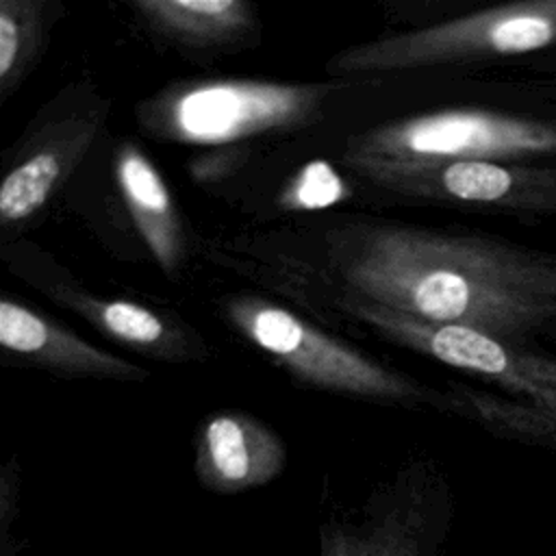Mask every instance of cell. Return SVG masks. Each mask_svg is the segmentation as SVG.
I'll use <instances>...</instances> for the list:
<instances>
[{"label":"cell","instance_id":"cell-4","mask_svg":"<svg viewBox=\"0 0 556 556\" xmlns=\"http://www.w3.org/2000/svg\"><path fill=\"white\" fill-rule=\"evenodd\" d=\"M330 85L263 78L169 83L137 104L139 128L165 143L237 146L298 130L321 113Z\"/></svg>","mask_w":556,"mask_h":556},{"label":"cell","instance_id":"cell-3","mask_svg":"<svg viewBox=\"0 0 556 556\" xmlns=\"http://www.w3.org/2000/svg\"><path fill=\"white\" fill-rule=\"evenodd\" d=\"M556 152V124L482 109H445L382 124L354 137L343 163L389 187L458 161L521 163Z\"/></svg>","mask_w":556,"mask_h":556},{"label":"cell","instance_id":"cell-15","mask_svg":"<svg viewBox=\"0 0 556 556\" xmlns=\"http://www.w3.org/2000/svg\"><path fill=\"white\" fill-rule=\"evenodd\" d=\"M61 15L56 0H0V106L37 67Z\"/></svg>","mask_w":556,"mask_h":556},{"label":"cell","instance_id":"cell-16","mask_svg":"<svg viewBox=\"0 0 556 556\" xmlns=\"http://www.w3.org/2000/svg\"><path fill=\"white\" fill-rule=\"evenodd\" d=\"M350 193L345 180L326 161H311L300 167L278 193L285 211H319L328 208Z\"/></svg>","mask_w":556,"mask_h":556},{"label":"cell","instance_id":"cell-2","mask_svg":"<svg viewBox=\"0 0 556 556\" xmlns=\"http://www.w3.org/2000/svg\"><path fill=\"white\" fill-rule=\"evenodd\" d=\"M339 306L380 334L504 391L493 395L463 387L450 400L456 413L497 434L556 447V358L469 328L426 324L350 298H341Z\"/></svg>","mask_w":556,"mask_h":556},{"label":"cell","instance_id":"cell-11","mask_svg":"<svg viewBox=\"0 0 556 556\" xmlns=\"http://www.w3.org/2000/svg\"><path fill=\"white\" fill-rule=\"evenodd\" d=\"M387 189L517 213H556V169L521 163L458 161L400 178Z\"/></svg>","mask_w":556,"mask_h":556},{"label":"cell","instance_id":"cell-9","mask_svg":"<svg viewBox=\"0 0 556 556\" xmlns=\"http://www.w3.org/2000/svg\"><path fill=\"white\" fill-rule=\"evenodd\" d=\"M450 515L445 489L413 471L376 493L361 521L321 526L319 556H441Z\"/></svg>","mask_w":556,"mask_h":556},{"label":"cell","instance_id":"cell-8","mask_svg":"<svg viewBox=\"0 0 556 556\" xmlns=\"http://www.w3.org/2000/svg\"><path fill=\"white\" fill-rule=\"evenodd\" d=\"M0 261L48 298L78 313L89 326L111 341L163 363H195L208 358L204 337L180 317L124 298H98L70 278L33 245L0 248Z\"/></svg>","mask_w":556,"mask_h":556},{"label":"cell","instance_id":"cell-6","mask_svg":"<svg viewBox=\"0 0 556 556\" xmlns=\"http://www.w3.org/2000/svg\"><path fill=\"white\" fill-rule=\"evenodd\" d=\"M222 315L245 341L300 384L389 404H419L426 400L415 380L267 298L230 295L222 304Z\"/></svg>","mask_w":556,"mask_h":556},{"label":"cell","instance_id":"cell-1","mask_svg":"<svg viewBox=\"0 0 556 556\" xmlns=\"http://www.w3.org/2000/svg\"><path fill=\"white\" fill-rule=\"evenodd\" d=\"M341 298L510 345L556 328V256L473 235L361 222L328 237Z\"/></svg>","mask_w":556,"mask_h":556},{"label":"cell","instance_id":"cell-17","mask_svg":"<svg viewBox=\"0 0 556 556\" xmlns=\"http://www.w3.org/2000/svg\"><path fill=\"white\" fill-rule=\"evenodd\" d=\"M20 493V471L11 463L0 465V556H13L15 541L11 536V526L17 510Z\"/></svg>","mask_w":556,"mask_h":556},{"label":"cell","instance_id":"cell-10","mask_svg":"<svg viewBox=\"0 0 556 556\" xmlns=\"http://www.w3.org/2000/svg\"><path fill=\"white\" fill-rule=\"evenodd\" d=\"M0 363L59 378L143 382L150 371L96 348L54 317L0 293Z\"/></svg>","mask_w":556,"mask_h":556},{"label":"cell","instance_id":"cell-13","mask_svg":"<svg viewBox=\"0 0 556 556\" xmlns=\"http://www.w3.org/2000/svg\"><path fill=\"white\" fill-rule=\"evenodd\" d=\"M113 178L135 230L163 274L176 278L187 258V232L176 200L150 154L130 139L117 143Z\"/></svg>","mask_w":556,"mask_h":556},{"label":"cell","instance_id":"cell-7","mask_svg":"<svg viewBox=\"0 0 556 556\" xmlns=\"http://www.w3.org/2000/svg\"><path fill=\"white\" fill-rule=\"evenodd\" d=\"M552 46H556V0H532L473 11L352 46L334 54L328 61V70L334 74L397 72L523 54Z\"/></svg>","mask_w":556,"mask_h":556},{"label":"cell","instance_id":"cell-5","mask_svg":"<svg viewBox=\"0 0 556 556\" xmlns=\"http://www.w3.org/2000/svg\"><path fill=\"white\" fill-rule=\"evenodd\" d=\"M111 98L74 83L48 100L0 159V248L33 228L100 135Z\"/></svg>","mask_w":556,"mask_h":556},{"label":"cell","instance_id":"cell-14","mask_svg":"<svg viewBox=\"0 0 556 556\" xmlns=\"http://www.w3.org/2000/svg\"><path fill=\"white\" fill-rule=\"evenodd\" d=\"M137 20L156 39L191 52H222L258 39V15L243 0H137Z\"/></svg>","mask_w":556,"mask_h":556},{"label":"cell","instance_id":"cell-18","mask_svg":"<svg viewBox=\"0 0 556 556\" xmlns=\"http://www.w3.org/2000/svg\"><path fill=\"white\" fill-rule=\"evenodd\" d=\"M239 154H245L243 148L239 146H226L219 150V159L215 161V156H200L195 159L189 169H191V176L200 182H208V180H217L219 176H224L226 172H230L235 167V159L232 156H239Z\"/></svg>","mask_w":556,"mask_h":556},{"label":"cell","instance_id":"cell-12","mask_svg":"<svg viewBox=\"0 0 556 556\" xmlns=\"http://www.w3.org/2000/svg\"><path fill=\"white\" fill-rule=\"evenodd\" d=\"M287 463L274 428L243 410H217L195 430V476L215 493H241L271 482Z\"/></svg>","mask_w":556,"mask_h":556}]
</instances>
